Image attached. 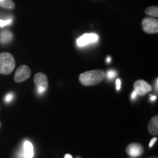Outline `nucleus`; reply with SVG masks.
<instances>
[{"instance_id": "5", "label": "nucleus", "mask_w": 158, "mask_h": 158, "mask_svg": "<svg viewBox=\"0 0 158 158\" xmlns=\"http://www.w3.org/2000/svg\"><path fill=\"white\" fill-rule=\"evenodd\" d=\"M31 76V70L27 65H21L15 71L14 80L17 83H21L27 80Z\"/></svg>"}, {"instance_id": "1", "label": "nucleus", "mask_w": 158, "mask_h": 158, "mask_svg": "<svg viewBox=\"0 0 158 158\" xmlns=\"http://www.w3.org/2000/svg\"><path fill=\"white\" fill-rule=\"evenodd\" d=\"M106 73L102 70H93L86 71L79 76V81L84 86H94L104 80Z\"/></svg>"}, {"instance_id": "16", "label": "nucleus", "mask_w": 158, "mask_h": 158, "mask_svg": "<svg viewBox=\"0 0 158 158\" xmlns=\"http://www.w3.org/2000/svg\"><path fill=\"white\" fill-rule=\"evenodd\" d=\"M116 75V73L114 72V71H109V72H108V74H107V76L108 78H113L114 76H115Z\"/></svg>"}, {"instance_id": "12", "label": "nucleus", "mask_w": 158, "mask_h": 158, "mask_svg": "<svg viewBox=\"0 0 158 158\" xmlns=\"http://www.w3.org/2000/svg\"><path fill=\"white\" fill-rule=\"evenodd\" d=\"M145 13L150 17L157 18L158 16V7L157 6H152L147 7L145 10Z\"/></svg>"}, {"instance_id": "6", "label": "nucleus", "mask_w": 158, "mask_h": 158, "mask_svg": "<svg viewBox=\"0 0 158 158\" xmlns=\"http://www.w3.org/2000/svg\"><path fill=\"white\" fill-rule=\"evenodd\" d=\"M134 91L137 95L143 96L152 91V86L143 80H138L133 84Z\"/></svg>"}, {"instance_id": "7", "label": "nucleus", "mask_w": 158, "mask_h": 158, "mask_svg": "<svg viewBox=\"0 0 158 158\" xmlns=\"http://www.w3.org/2000/svg\"><path fill=\"white\" fill-rule=\"evenodd\" d=\"M98 40V35L94 34V33H86V34L83 35L79 38L77 40V44L78 46H84L89 43H92L94 42H97Z\"/></svg>"}, {"instance_id": "21", "label": "nucleus", "mask_w": 158, "mask_h": 158, "mask_svg": "<svg viewBox=\"0 0 158 158\" xmlns=\"http://www.w3.org/2000/svg\"><path fill=\"white\" fill-rule=\"evenodd\" d=\"M156 98H156L155 96H152L151 97V100H152V101H154V100H156Z\"/></svg>"}, {"instance_id": "17", "label": "nucleus", "mask_w": 158, "mask_h": 158, "mask_svg": "<svg viewBox=\"0 0 158 158\" xmlns=\"http://www.w3.org/2000/svg\"><path fill=\"white\" fill-rule=\"evenodd\" d=\"M116 89L119 90L120 88H121V80H120L119 78L116 79Z\"/></svg>"}, {"instance_id": "23", "label": "nucleus", "mask_w": 158, "mask_h": 158, "mask_svg": "<svg viewBox=\"0 0 158 158\" xmlns=\"http://www.w3.org/2000/svg\"><path fill=\"white\" fill-rule=\"evenodd\" d=\"M1 125H2V124H1V122H0V128H1Z\"/></svg>"}, {"instance_id": "19", "label": "nucleus", "mask_w": 158, "mask_h": 158, "mask_svg": "<svg viewBox=\"0 0 158 158\" xmlns=\"http://www.w3.org/2000/svg\"><path fill=\"white\" fill-rule=\"evenodd\" d=\"M137 96V94H136V92H135V91H133V94H132V96H131V98H133V99H134L135 98V97Z\"/></svg>"}, {"instance_id": "10", "label": "nucleus", "mask_w": 158, "mask_h": 158, "mask_svg": "<svg viewBox=\"0 0 158 158\" xmlns=\"http://www.w3.org/2000/svg\"><path fill=\"white\" fill-rule=\"evenodd\" d=\"M34 156V149L31 142L25 141L23 143V157L25 158H32Z\"/></svg>"}, {"instance_id": "11", "label": "nucleus", "mask_w": 158, "mask_h": 158, "mask_svg": "<svg viewBox=\"0 0 158 158\" xmlns=\"http://www.w3.org/2000/svg\"><path fill=\"white\" fill-rule=\"evenodd\" d=\"M13 35L11 31L8 30H4L0 33V42L3 44H6L13 40Z\"/></svg>"}, {"instance_id": "9", "label": "nucleus", "mask_w": 158, "mask_h": 158, "mask_svg": "<svg viewBox=\"0 0 158 158\" xmlns=\"http://www.w3.org/2000/svg\"><path fill=\"white\" fill-rule=\"evenodd\" d=\"M148 130L149 133L152 135H157L158 134V116H153L150 119L148 124Z\"/></svg>"}, {"instance_id": "3", "label": "nucleus", "mask_w": 158, "mask_h": 158, "mask_svg": "<svg viewBox=\"0 0 158 158\" xmlns=\"http://www.w3.org/2000/svg\"><path fill=\"white\" fill-rule=\"evenodd\" d=\"M34 82L36 86L37 92L39 94H42L48 89V81L46 75L43 73H37L34 77Z\"/></svg>"}, {"instance_id": "18", "label": "nucleus", "mask_w": 158, "mask_h": 158, "mask_svg": "<svg viewBox=\"0 0 158 158\" xmlns=\"http://www.w3.org/2000/svg\"><path fill=\"white\" fill-rule=\"evenodd\" d=\"M157 141V138H156V137L153 138L151 140V141H150L149 147H152V146L154 145V144H155V142Z\"/></svg>"}, {"instance_id": "15", "label": "nucleus", "mask_w": 158, "mask_h": 158, "mask_svg": "<svg viewBox=\"0 0 158 158\" xmlns=\"http://www.w3.org/2000/svg\"><path fill=\"white\" fill-rule=\"evenodd\" d=\"M13 99V95L12 94H9L6 96L5 98V101L6 102H10Z\"/></svg>"}, {"instance_id": "22", "label": "nucleus", "mask_w": 158, "mask_h": 158, "mask_svg": "<svg viewBox=\"0 0 158 158\" xmlns=\"http://www.w3.org/2000/svg\"><path fill=\"white\" fill-rule=\"evenodd\" d=\"M108 62H110V58H108Z\"/></svg>"}, {"instance_id": "2", "label": "nucleus", "mask_w": 158, "mask_h": 158, "mask_svg": "<svg viewBox=\"0 0 158 158\" xmlns=\"http://www.w3.org/2000/svg\"><path fill=\"white\" fill-rule=\"evenodd\" d=\"M15 61L13 55L7 52L0 54V74H10L15 69Z\"/></svg>"}, {"instance_id": "13", "label": "nucleus", "mask_w": 158, "mask_h": 158, "mask_svg": "<svg viewBox=\"0 0 158 158\" xmlns=\"http://www.w3.org/2000/svg\"><path fill=\"white\" fill-rule=\"evenodd\" d=\"M0 7L13 10L15 8V3L13 2V0H0Z\"/></svg>"}, {"instance_id": "4", "label": "nucleus", "mask_w": 158, "mask_h": 158, "mask_svg": "<svg viewBox=\"0 0 158 158\" xmlns=\"http://www.w3.org/2000/svg\"><path fill=\"white\" fill-rule=\"evenodd\" d=\"M142 29L148 34H157L158 32V21L155 18H145L142 20Z\"/></svg>"}, {"instance_id": "20", "label": "nucleus", "mask_w": 158, "mask_h": 158, "mask_svg": "<svg viewBox=\"0 0 158 158\" xmlns=\"http://www.w3.org/2000/svg\"><path fill=\"white\" fill-rule=\"evenodd\" d=\"M64 158H73V157L70 155H69V154H67V155H65Z\"/></svg>"}, {"instance_id": "14", "label": "nucleus", "mask_w": 158, "mask_h": 158, "mask_svg": "<svg viewBox=\"0 0 158 158\" xmlns=\"http://www.w3.org/2000/svg\"><path fill=\"white\" fill-rule=\"evenodd\" d=\"M12 19H7V20H0V27H4L5 26L10 25L12 23Z\"/></svg>"}, {"instance_id": "8", "label": "nucleus", "mask_w": 158, "mask_h": 158, "mask_svg": "<svg viewBox=\"0 0 158 158\" xmlns=\"http://www.w3.org/2000/svg\"><path fill=\"white\" fill-rule=\"evenodd\" d=\"M126 152L130 157H137L143 153V147L138 143H132L126 148Z\"/></svg>"}]
</instances>
